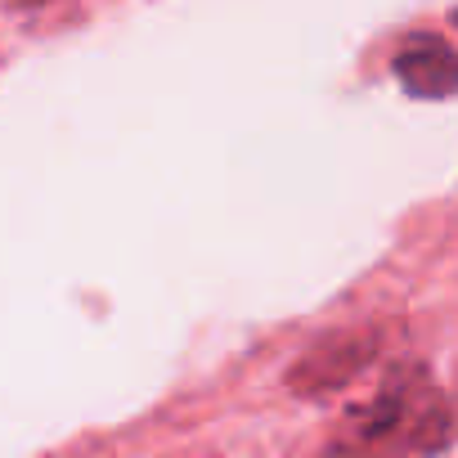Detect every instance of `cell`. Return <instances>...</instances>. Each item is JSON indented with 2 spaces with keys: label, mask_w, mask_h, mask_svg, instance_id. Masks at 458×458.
Instances as JSON below:
<instances>
[{
  "label": "cell",
  "mask_w": 458,
  "mask_h": 458,
  "mask_svg": "<svg viewBox=\"0 0 458 458\" xmlns=\"http://www.w3.org/2000/svg\"><path fill=\"white\" fill-rule=\"evenodd\" d=\"M449 449V400L427 364H395L382 391L351 409L328 458H395V454H445Z\"/></svg>",
  "instance_id": "obj_1"
},
{
  "label": "cell",
  "mask_w": 458,
  "mask_h": 458,
  "mask_svg": "<svg viewBox=\"0 0 458 458\" xmlns=\"http://www.w3.org/2000/svg\"><path fill=\"white\" fill-rule=\"evenodd\" d=\"M377 351H382L377 328H337V333L319 337L288 369V386L297 395H337L377 360Z\"/></svg>",
  "instance_id": "obj_2"
},
{
  "label": "cell",
  "mask_w": 458,
  "mask_h": 458,
  "mask_svg": "<svg viewBox=\"0 0 458 458\" xmlns=\"http://www.w3.org/2000/svg\"><path fill=\"white\" fill-rule=\"evenodd\" d=\"M391 72L413 99H449L458 90V55L440 32H413L395 50Z\"/></svg>",
  "instance_id": "obj_3"
}]
</instances>
